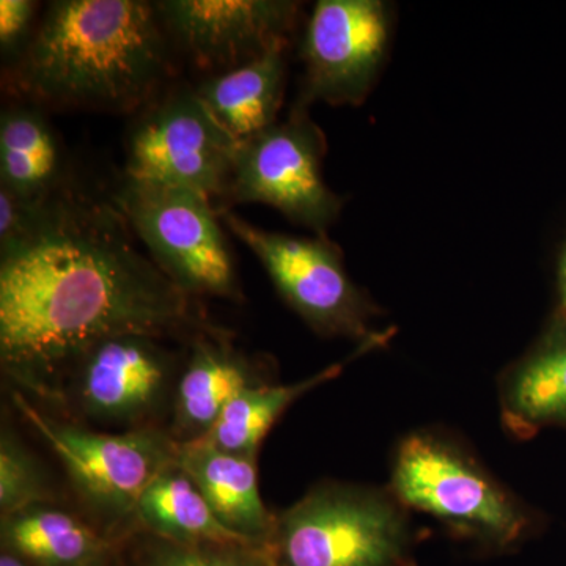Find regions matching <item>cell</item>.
<instances>
[{
    "instance_id": "cell-1",
    "label": "cell",
    "mask_w": 566,
    "mask_h": 566,
    "mask_svg": "<svg viewBox=\"0 0 566 566\" xmlns=\"http://www.w3.org/2000/svg\"><path fill=\"white\" fill-rule=\"evenodd\" d=\"M114 202L70 185L20 243L0 251V367L10 389L50 411L62 376L123 334L185 342L222 329L133 241Z\"/></svg>"
},
{
    "instance_id": "cell-2",
    "label": "cell",
    "mask_w": 566,
    "mask_h": 566,
    "mask_svg": "<svg viewBox=\"0 0 566 566\" xmlns=\"http://www.w3.org/2000/svg\"><path fill=\"white\" fill-rule=\"evenodd\" d=\"M164 25L144 0H59L17 63L36 102L125 112L148 102L169 69Z\"/></svg>"
},
{
    "instance_id": "cell-3",
    "label": "cell",
    "mask_w": 566,
    "mask_h": 566,
    "mask_svg": "<svg viewBox=\"0 0 566 566\" xmlns=\"http://www.w3.org/2000/svg\"><path fill=\"white\" fill-rule=\"evenodd\" d=\"M14 408L39 434L69 479L80 512L107 538L126 543L142 493L174 463L178 444L166 428L95 430L44 411L10 389Z\"/></svg>"
},
{
    "instance_id": "cell-4",
    "label": "cell",
    "mask_w": 566,
    "mask_h": 566,
    "mask_svg": "<svg viewBox=\"0 0 566 566\" xmlns=\"http://www.w3.org/2000/svg\"><path fill=\"white\" fill-rule=\"evenodd\" d=\"M147 334L106 338L82 353L55 392L51 415L95 428L122 431L166 428L185 349Z\"/></svg>"
},
{
    "instance_id": "cell-5",
    "label": "cell",
    "mask_w": 566,
    "mask_h": 566,
    "mask_svg": "<svg viewBox=\"0 0 566 566\" xmlns=\"http://www.w3.org/2000/svg\"><path fill=\"white\" fill-rule=\"evenodd\" d=\"M266 549L275 566H403L409 532L385 494L323 483L275 513Z\"/></svg>"
},
{
    "instance_id": "cell-6",
    "label": "cell",
    "mask_w": 566,
    "mask_h": 566,
    "mask_svg": "<svg viewBox=\"0 0 566 566\" xmlns=\"http://www.w3.org/2000/svg\"><path fill=\"white\" fill-rule=\"evenodd\" d=\"M112 202L153 262L182 292L193 300H243L219 211L207 197L125 175Z\"/></svg>"
},
{
    "instance_id": "cell-7",
    "label": "cell",
    "mask_w": 566,
    "mask_h": 566,
    "mask_svg": "<svg viewBox=\"0 0 566 566\" xmlns=\"http://www.w3.org/2000/svg\"><path fill=\"white\" fill-rule=\"evenodd\" d=\"M392 491L401 505L486 546L513 545L531 527V517L516 499L474 458L438 436L412 434L401 442L394 461Z\"/></svg>"
},
{
    "instance_id": "cell-8",
    "label": "cell",
    "mask_w": 566,
    "mask_h": 566,
    "mask_svg": "<svg viewBox=\"0 0 566 566\" xmlns=\"http://www.w3.org/2000/svg\"><path fill=\"white\" fill-rule=\"evenodd\" d=\"M219 218L255 253L282 300L316 334L359 344L381 334L371 329L379 308L349 277L340 249L326 234L271 232L229 210L219 211Z\"/></svg>"
},
{
    "instance_id": "cell-9",
    "label": "cell",
    "mask_w": 566,
    "mask_h": 566,
    "mask_svg": "<svg viewBox=\"0 0 566 566\" xmlns=\"http://www.w3.org/2000/svg\"><path fill=\"white\" fill-rule=\"evenodd\" d=\"M326 137L297 102L285 120L234 148L227 199L270 205L293 223L326 234L344 210V199L326 185Z\"/></svg>"
},
{
    "instance_id": "cell-10",
    "label": "cell",
    "mask_w": 566,
    "mask_h": 566,
    "mask_svg": "<svg viewBox=\"0 0 566 566\" xmlns=\"http://www.w3.org/2000/svg\"><path fill=\"white\" fill-rule=\"evenodd\" d=\"M237 142L200 102L177 88L142 114L126 145L125 175L172 186L208 200L227 197Z\"/></svg>"
},
{
    "instance_id": "cell-11",
    "label": "cell",
    "mask_w": 566,
    "mask_h": 566,
    "mask_svg": "<svg viewBox=\"0 0 566 566\" xmlns=\"http://www.w3.org/2000/svg\"><path fill=\"white\" fill-rule=\"evenodd\" d=\"M394 9L381 0H319L301 40L297 102L360 106L385 69Z\"/></svg>"
},
{
    "instance_id": "cell-12",
    "label": "cell",
    "mask_w": 566,
    "mask_h": 566,
    "mask_svg": "<svg viewBox=\"0 0 566 566\" xmlns=\"http://www.w3.org/2000/svg\"><path fill=\"white\" fill-rule=\"evenodd\" d=\"M155 7L164 31L214 74L292 46L301 17V3L283 0H163Z\"/></svg>"
},
{
    "instance_id": "cell-13",
    "label": "cell",
    "mask_w": 566,
    "mask_h": 566,
    "mask_svg": "<svg viewBox=\"0 0 566 566\" xmlns=\"http://www.w3.org/2000/svg\"><path fill=\"white\" fill-rule=\"evenodd\" d=\"M268 374L262 360L234 346L226 329L197 335L186 345L167 433L177 444L200 441L234 395L268 385Z\"/></svg>"
},
{
    "instance_id": "cell-14",
    "label": "cell",
    "mask_w": 566,
    "mask_h": 566,
    "mask_svg": "<svg viewBox=\"0 0 566 566\" xmlns=\"http://www.w3.org/2000/svg\"><path fill=\"white\" fill-rule=\"evenodd\" d=\"M0 547L32 566H126L125 543L107 538L63 502L0 516Z\"/></svg>"
},
{
    "instance_id": "cell-15",
    "label": "cell",
    "mask_w": 566,
    "mask_h": 566,
    "mask_svg": "<svg viewBox=\"0 0 566 566\" xmlns=\"http://www.w3.org/2000/svg\"><path fill=\"white\" fill-rule=\"evenodd\" d=\"M175 463L191 476L223 527L252 545L268 546L275 513L260 494L256 458L233 455L200 439L178 444Z\"/></svg>"
},
{
    "instance_id": "cell-16",
    "label": "cell",
    "mask_w": 566,
    "mask_h": 566,
    "mask_svg": "<svg viewBox=\"0 0 566 566\" xmlns=\"http://www.w3.org/2000/svg\"><path fill=\"white\" fill-rule=\"evenodd\" d=\"M290 46H279L260 57L208 77L197 96L223 132L237 144L279 122L285 98Z\"/></svg>"
},
{
    "instance_id": "cell-17",
    "label": "cell",
    "mask_w": 566,
    "mask_h": 566,
    "mask_svg": "<svg viewBox=\"0 0 566 566\" xmlns=\"http://www.w3.org/2000/svg\"><path fill=\"white\" fill-rule=\"evenodd\" d=\"M505 423L516 436L566 427V314L553 323L506 375L502 389Z\"/></svg>"
},
{
    "instance_id": "cell-18",
    "label": "cell",
    "mask_w": 566,
    "mask_h": 566,
    "mask_svg": "<svg viewBox=\"0 0 566 566\" xmlns=\"http://www.w3.org/2000/svg\"><path fill=\"white\" fill-rule=\"evenodd\" d=\"M65 159L57 134L32 104H11L0 115V188L43 202L61 191Z\"/></svg>"
},
{
    "instance_id": "cell-19",
    "label": "cell",
    "mask_w": 566,
    "mask_h": 566,
    "mask_svg": "<svg viewBox=\"0 0 566 566\" xmlns=\"http://www.w3.org/2000/svg\"><path fill=\"white\" fill-rule=\"evenodd\" d=\"M136 532L180 545H252L219 523L191 476L175 461L142 493L134 512Z\"/></svg>"
},
{
    "instance_id": "cell-20",
    "label": "cell",
    "mask_w": 566,
    "mask_h": 566,
    "mask_svg": "<svg viewBox=\"0 0 566 566\" xmlns=\"http://www.w3.org/2000/svg\"><path fill=\"white\" fill-rule=\"evenodd\" d=\"M345 364L331 365L312 378L294 385L277 386L268 382L245 387L226 406L218 422L211 428L210 433L205 436L203 441L210 442L223 452L259 460L260 447L279 417L297 398L340 375Z\"/></svg>"
},
{
    "instance_id": "cell-21",
    "label": "cell",
    "mask_w": 566,
    "mask_h": 566,
    "mask_svg": "<svg viewBox=\"0 0 566 566\" xmlns=\"http://www.w3.org/2000/svg\"><path fill=\"white\" fill-rule=\"evenodd\" d=\"M55 502H62V499L50 472L3 412L0 424V516Z\"/></svg>"
},
{
    "instance_id": "cell-22",
    "label": "cell",
    "mask_w": 566,
    "mask_h": 566,
    "mask_svg": "<svg viewBox=\"0 0 566 566\" xmlns=\"http://www.w3.org/2000/svg\"><path fill=\"white\" fill-rule=\"evenodd\" d=\"M216 545H180L136 532L126 539L128 566H216Z\"/></svg>"
},
{
    "instance_id": "cell-23",
    "label": "cell",
    "mask_w": 566,
    "mask_h": 566,
    "mask_svg": "<svg viewBox=\"0 0 566 566\" xmlns=\"http://www.w3.org/2000/svg\"><path fill=\"white\" fill-rule=\"evenodd\" d=\"M36 6L31 0H2L0 2V51L3 61L17 65L20 62L33 33Z\"/></svg>"
},
{
    "instance_id": "cell-24",
    "label": "cell",
    "mask_w": 566,
    "mask_h": 566,
    "mask_svg": "<svg viewBox=\"0 0 566 566\" xmlns=\"http://www.w3.org/2000/svg\"><path fill=\"white\" fill-rule=\"evenodd\" d=\"M43 202L21 199L0 188V251L20 243L39 219Z\"/></svg>"
},
{
    "instance_id": "cell-25",
    "label": "cell",
    "mask_w": 566,
    "mask_h": 566,
    "mask_svg": "<svg viewBox=\"0 0 566 566\" xmlns=\"http://www.w3.org/2000/svg\"><path fill=\"white\" fill-rule=\"evenodd\" d=\"M216 566H275L266 547L248 543L216 545Z\"/></svg>"
},
{
    "instance_id": "cell-26",
    "label": "cell",
    "mask_w": 566,
    "mask_h": 566,
    "mask_svg": "<svg viewBox=\"0 0 566 566\" xmlns=\"http://www.w3.org/2000/svg\"><path fill=\"white\" fill-rule=\"evenodd\" d=\"M558 297H560L558 312L566 314V245L560 256V266H558Z\"/></svg>"
},
{
    "instance_id": "cell-27",
    "label": "cell",
    "mask_w": 566,
    "mask_h": 566,
    "mask_svg": "<svg viewBox=\"0 0 566 566\" xmlns=\"http://www.w3.org/2000/svg\"><path fill=\"white\" fill-rule=\"evenodd\" d=\"M0 566H32L28 560H24L18 554H14L13 551L3 549L0 547Z\"/></svg>"
},
{
    "instance_id": "cell-28",
    "label": "cell",
    "mask_w": 566,
    "mask_h": 566,
    "mask_svg": "<svg viewBox=\"0 0 566 566\" xmlns=\"http://www.w3.org/2000/svg\"><path fill=\"white\" fill-rule=\"evenodd\" d=\"M125 556H126V554H125ZM126 566H128V565H126Z\"/></svg>"
}]
</instances>
